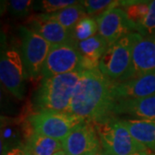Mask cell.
Masks as SVG:
<instances>
[{
    "label": "cell",
    "instance_id": "1",
    "mask_svg": "<svg viewBox=\"0 0 155 155\" xmlns=\"http://www.w3.org/2000/svg\"><path fill=\"white\" fill-rule=\"evenodd\" d=\"M116 101L113 82L99 69L84 71L73 91L67 112L98 123L115 116L113 109Z\"/></svg>",
    "mask_w": 155,
    "mask_h": 155
},
{
    "label": "cell",
    "instance_id": "2",
    "mask_svg": "<svg viewBox=\"0 0 155 155\" xmlns=\"http://www.w3.org/2000/svg\"><path fill=\"white\" fill-rule=\"evenodd\" d=\"M81 74L82 72L78 71L41 78V84L32 98L35 112L67 111L73 91Z\"/></svg>",
    "mask_w": 155,
    "mask_h": 155
},
{
    "label": "cell",
    "instance_id": "3",
    "mask_svg": "<svg viewBox=\"0 0 155 155\" xmlns=\"http://www.w3.org/2000/svg\"><path fill=\"white\" fill-rule=\"evenodd\" d=\"M101 144V153L104 155H132L148 152L132 135L122 119L111 116L104 122L93 123Z\"/></svg>",
    "mask_w": 155,
    "mask_h": 155
},
{
    "label": "cell",
    "instance_id": "4",
    "mask_svg": "<svg viewBox=\"0 0 155 155\" xmlns=\"http://www.w3.org/2000/svg\"><path fill=\"white\" fill-rule=\"evenodd\" d=\"M141 36L137 32H132L107 48L100 61L99 70L111 82H123L128 79L134 48Z\"/></svg>",
    "mask_w": 155,
    "mask_h": 155
},
{
    "label": "cell",
    "instance_id": "5",
    "mask_svg": "<svg viewBox=\"0 0 155 155\" xmlns=\"http://www.w3.org/2000/svg\"><path fill=\"white\" fill-rule=\"evenodd\" d=\"M80 116L67 111L43 110L35 112L28 116V122L34 133L63 142L78 124L84 122Z\"/></svg>",
    "mask_w": 155,
    "mask_h": 155
},
{
    "label": "cell",
    "instance_id": "6",
    "mask_svg": "<svg viewBox=\"0 0 155 155\" xmlns=\"http://www.w3.org/2000/svg\"><path fill=\"white\" fill-rule=\"evenodd\" d=\"M22 41V59L28 77H41L52 44L26 26L19 28Z\"/></svg>",
    "mask_w": 155,
    "mask_h": 155
},
{
    "label": "cell",
    "instance_id": "7",
    "mask_svg": "<svg viewBox=\"0 0 155 155\" xmlns=\"http://www.w3.org/2000/svg\"><path fill=\"white\" fill-rule=\"evenodd\" d=\"M83 72L82 54L78 42L52 45L41 72V78L73 72Z\"/></svg>",
    "mask_w": 155,
    "mask_h": 155
},
{
    "label": "cell",
    "instance_id": "8",
    "mask_svg": "<svg viewBox=\"0 0 155 155\" xmlns=\"http://www.w3.org/2000/svg\"><path fill=\"white\" fill-rule=\"evenodd\" d=\"M28 74L23 65L22 55L16 48H8L1 53L0 78L5 89L19 100L26 93V78Z\"/></svg>",
    "mask_w": 155,
    "mask_h": 155
},
{
    "label": "cell",
    "instance_id": "9",
    "mask_svg": "<svg viewBox=\"0 0 155 155\" xmlns=\"http://www.w3.org/2000/svg\"><path fill=\"white\" fill-rule=\"evenodd\" d=\"M67 155H97L101 153L99 138L93 122L78 124L62 142Z\"/></svg>",
    "mask_w": 155,
    "mask_h": 155
},
{
    "label": "cell",
    "instance_id": "10",
    "mask_svg": "<svg viewBox=\"0 0 155 155\" xmlns=\"http://www.w3.org/2000/svg\"><path fill=\"white\" fill-rule=\"evenodd\" d=\"M98 34L102 35L108 44L115 43L125 35L137 31L136 26L127 17L124 9L111 8L104 11L97 18Z\"/></svg>",
    "mask_w": 155,
    "mask_h": 155
},
{
    "label": "cell",
    "instance_id": "11",
    "mask_svg": "<svg viewBox=\"0 0 155 155\" xmlns=\"http://www.w3.org/2000/svg\"><path fill=\"white\" fill-rule=\"evenodd\" d=\"M113 95L116 100L153 96L155 95V70L123 82H113Z\"/></svg>",
    "mask_w": 155,
    "mask_h": 155
},
{
    "label": "cell",
    "instance_id": "12",
    "mask_svg": "<svg viewBox=\"0 0 155 155\" xmlns=\"http://www.w3.org/2000/svg\"><path fill=\"white\" fill-rule=\"evenodd\" d=\"M24 26L40 35L52 45L77 42L72 30H68L58 22L47 20L40 14L28 17Z\"/></svg>",
    "mask_w": 155,
    "mask_h": 155
},
{
    "label": "cell",
    "instance_id": "13",
    "mask_svg": "<svg viewBox=\"0 0 155 155\" xmlns=\"http://www.w3.org/2000/svg\"><path fill=\"white\" fill-rule=\"evenodd\" d=\"M153 70H155V34L141 36L134 45L132 68L128 79Z\"/></svg>",
    "mask_w": 155,
    "mask_h": 155
},
{
    "label": "cell",
    "instance_id": "14",
    "mask_svg": "<svg viewBox=\"0 0 155 155\" xmlns=\"http://www.w3.org/2000/svg\"><path fill=\"white\" fill-rule=\"evenodd\" d=\"M113 115H127L134 119L155 121V95L140 97L117 99Z\"/></svg>",
    "mask_w": 155,
    "mask_h": 155
},
{
    "label": "cell",
    "instance_id": "15",
    "mask_svg": "<svg viewBox=\"0 0 155 155\" xmlns=\"http://www.w3.org/2000/svg\"><path fill=\"white\" fill-rule=\"evenodd\" d=\"M108 47V42L99 34L78 42V48L82 54L84 71L99 69L100 61Z\"/></svg>",
    "mask_w": 155,
    "mask_h": 155
},
{
    "label": "cell",
    "instance_id": "16",
    "mask_svg": "<svg viewBox=\"0 0 155 155\" xmlns=\"http://www.w3.org/2000/svg\"><path fill=\"white\" fill-rule=\"evenodd\" d=\"M122 122L140 143L155 152V121L125 119Z\"/></svg>",
    "mask_w": 155,
    "mask_h": 155
},
{
    "label": "cell",
    "instance_id": "17",
    "mask_svg": "<svg viewBox=\"0 0 155 155\" xmlns=\"http://www.w3.org/2000/svg\"><path fill=\"white\" fill-rule=\"evenodd\" d=\"M40 15L41 17H42L47 20H51V21L60 23L68 30H73L76 24L82 18L86 17L87 13L82 5V2L78 1L77 4L69 6L60 11L51 13V14L41 13Z\"/></svg>",
    "mask_w": 155,
    "mask_h": 155
},
{
    "label": "cell",
    "instance_id": "18",
    "mask_svg": "<svg viewBox=\"0 0 155 155\" xmlns=\"http://www.w3.org/2000/svg\"><path fill=\"white\" fill-rule=\"evenodd\" d=\"M24 147L29 155H53L63 150L61 141L36 133L26 140Z\"/></svg>",
    "mask_w": 155,
    "mask_h": 155
},
{
    "label": "cell",
    "instance_id": "19",
    "mask_svg": "<svg viewBox=\"0 0 155 155\" xmlns=\"http://www.w3.org/2000/svg\"><path fill=\"white\" fill-rule=\"evenodd\" d=\"M119 6H123L128 18L134 23L139 33L140 26L147 17L150 7V1H119Z\"/></svg>",
    "mask_w": 155,
    "mask_h": 155
},
{
    "label": "cell",
    "instance_id": "20",
    "mask_svg": "<svg viewBox=\"0 0 155 155\" xmlns=\"http://www.w3.org/2000/svg\"><path fill=\"white\" fill-rule=\"evenodd\" d=\"M24 145L22 143V135L19 127L12 122H2L1 125V153L11 147Z\"/></svg>",
    "mask_w": 155,
    "mask_h": 155
},
{
    "label": "cell",
    "instance_id": "21",
    "mask_svg": "<svg viewBox=\"0 0 155 155\" xmlns=\"http://www.w3.org/2000/svg\"><path fill=\"white\" fill-rule=\"evenodd\" d=\"M98 31V24L97 18L85 17L82 18L74 27L72 33L77 42L91 38L97 35Z\"/></svg>",
    "mask_w": 155,
    "mask_h": 155
},
{
    "label": "cell",
    "instance_id": "22",
    "mask_svg": "<svg viewBox=\"0 0 155 155\" xmlns=\"http://www.w3.org/2000/svg\"><path fill=\"white\" fill-rule=\"evenodd\" d=\"M73 0H41L34 4V11H41L43 14H51L77 4Z\"/></svg>",
    "mask_w": 155,
    "mask_h": 155
},
{
    "label": "cell",
    "instance_id": "23",
    "mask_svg": "<svg viewBox=\"0 0 155 155\" xmlns=\"http://www.w3.org/2000/svg\"><path fill=\"white\" fill-rule=\"evenodd\" d=\"M88 15L95 14L97 12L106 11L111 8L119 6V1H110V0H85L81 1Z\"/></svg>",
    "mask_w": 155,
    "mask_h": 155
},
{
    "label": "cell",
    "instance_id": "24",
    "mask_svg": "<svg viewBox=\"0 0 155 155\" xmlns=\"http://www.w3.org/2000/svg\"><path fill=\"white\" fill-rule=\"evenodd\" d=\"M34 1L30 0H11L9 2V11L17 17H27L34 11Z\"/></svg>",
    "mask_w": 155,
    "mask_h": 155
},
{
    "label": "cell",
    "instance_id": "25",
    "mask_svg": "<svg viewBox=\"0 0 155 155\" xmlns=\"http://www.w3.org/2000/svg\"><path fill=\"white\" fill-rule=\"evenodd\" d=\"M139 34L142 36L155 34V0L150 1L149 11L140 26Z\"/></svg>",
    "mask_w": 155,
    "mask_h": 155
},
{
    "label": "cell",
    "instance_id": "26",
    "mask_svg": "<svg viewBox=\"0 0 155 155\" xmlns=\"http://www.w3.org/2000/svg\"><path fill=\"white\" fill-rule=\"evenodd\" d=\"M1 155H29V153L25 148L24 145H21L6 150L4 153H2Z\"/></svg>",
    "mask_w": 155,
    "mask_h": 155
},
{
    "label": "cell",
    "instance_id": "27",
    "mask_svg": "<svg viewBox=\"0 0 155 155\" xmlns=\"http://www.w3.org/2000/svg\"><path fill=\"white\" fill-rule=\"evenodd\" d=\"M53 155H67L66 154V153H65V151L64 150H61V151H59V152H57L55 153Z\"/></svg>",
    "mask_w": 155,
    "mask_h": 155
},
{
    "label": "cell",
    "instance_id": "28",
    "mask_svg": "<svg viewBox=\"0 0 155 155\" xmlns=\"http://www.w3.org/2000/svg\"><path fill=\"white\" fill-rule=\"evenodd\" d=\"M149 153L148 152H143V153H134L132 155H148Z\"/></svg>",
    "mask_w": 155,
    "mask_h": 155
},
{
    "label": "cell",
    "instance_id": "29",
    "mask_svg": "<svg viewBox=\"0 0 155 155\" xmlns=\"http://www.w3.org/2000/svg\"><path fill=\"white\" fill-rule=\"evenodd\" d=\"M148 155H155V153H149Z\"/></svg>",
    "mask_w": 155,
    "mask_h": 155
},
{
    "label": "cell",
    "instance_id": "30",
    "mask_svg": "<svg viewBox=\"0 0 155 155\" xmlns=\"http://www.w3.org/2000/svg\"><path fill=\"white\" fill-rule=\"evenodd\" d=\"M97 155H104V154H102V153H98V154H97Z\"/></svg>",
    "mask_w": 155,
    "mask_h": 155
}]
</instances>
